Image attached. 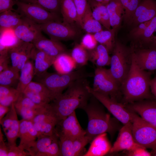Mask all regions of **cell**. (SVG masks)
Listing matches in <instances>:
<instances>
[{"instance_id": "1", "label": "cell", "mask_w": 156, "mask_h": 156, "mask_svg": "<svg viewBox=\"0 0 156 156\" xmlns=\"http://www.w3.org/2000/svg\"><path fill=\"white\" fill-rule=\"evenodd\" d=\"M87 78L78 79L73 82L64 93L50 103L59 122L71 114L77 108L83 109L88 103L92 94L89 92Z\"/></svg>"}, {"instance_id": "2", "label": "cell", "mask_w": 156, "mask_h": 156, "mask_svg": "<svg viewBox=\"0 0 156 156\" xmlns=\"http://www.w3.org/2000/svg\"><path fill=\"white\" fill-rule=\"evenodd\" d=\"M151 74V71L141 69L132 56L131 69L120 86L123 104L153 99L150 88Z\"/></svg>"}, {"instance_id": "3", "label": "cell", "mask_w": 156, "mask_h": 156, "mask_svg": "<svg viewBox=\"0 0 156 156\" xmlns=\"http://www.w3.org/2000/svg\"><path fill=\"white\" fill-rule=\"evenodd\" d=\"M103 105L92 95L83 109L88 117L86 135L92 140L102 133H108L113 135L118 129V121L105 111Z\"/></svg>"}, {"instance_id": "4", "label": "cell", "mask_w": 156, "mask_h": 156, "mask_svg": "<svg viewBox=\"0 0 156 156\" xmlns=\"http://www.w3.org/2000/svg\"><path fill=\"white\" fill-rule=\"evenodd\" d=\"M93 76L92 73L88 72L83 67L66 74L46 72L37 78L38 82L44 84L49 90L52 101L62 94L74 81Z\"/></svg>"}, {"instance_id": "5", "label": "cell", "mask_w": 156, "mask_h": 156, "mask_svg": "<svg viewBox=\"0 0 156 156\" xmlns=\"http://www.w3.org/2000/svg\"><path fill=\"white\" fill-rule=\"evenodd\" d=\"M132 51V47H128L118 41L115 42L111 57L110 68L109 69L120 86L131 69Z\"/></svg>"}, {"instance_id": "6", "label": "cell", "mask_w": 156, "mask_h": 156, "mask_svg": "<svg viewBox=\"0 0 156 156\" xmlns=\"http://www.w3.org/2000/svg\"><path fill=\"white\" fill-rule=\"evenodd\" d=\"M132 131L135 142L145 148H156V128L132 111Z\"/></svg>"}, {"instance_id": "7", "label": "cell", "mask_w": 156, "mask_h": 156, "mask_svg": "<svg viewBox=\"0 0 156 156\" xmlns=\"http://www.w3.org/2000/svg\"><path fill=\"white\" fill-rule=\"evenodd\" d=\"M94 77L92 88L94 90L119 102L122 95L120 86L112 75L109 69L103 67H96Z\"/></svg>"}, {"instance_id": "8", "label": "cell", "mask_w": 156, "mask_h": 156, "mask_svg": "<svg viewBox=\"0 0 156 156\" xmlns=\"http://www.w3.org/2000/svg\"><path fill=\"white\" fill-rule=\"evenodd\" d=\"M88 89L91 94L123 125L131 123L132 112L128 109L125 105L108 96L94 91L90 86Z\"/></svg>"}, {"instance_id": "9", "label": "cell", "mask_w": 156, "mask_h": 156, "mask_svg": "<svg viewBox=\"0 0 156 156\" xmlns=\"http://www.w3.org/2000/svg\"><path fill=\"white\" fill-rule=\"evenodd\" d=\"M16 4L19 13L38 24L53 21H61L58 14L50 12L36 4L16 0Z\"/></svg>"}, {"instance_id": "10", "label": "cell", "mask_w": 156, "mask_h": 156, "mask_svg": "<svg viewBox=\"0 0 156 156\" xmlns=\"http://www.w3.org/2000/svg\"><path fill=\"white\" fill-rule=\"evenodd\" d=\"M42 31L50 39L59 41L75 38L78 33L72 25L61 21H53L41 24Z\"/></svg>"}, {"instance_id": "11", "label": "cell", "mask_w": 156, "mask_h": 156, "mask_svg": "<svg viewBox=\"0 0 156 156\" xmlns=\"http://www.w3.org/2000/svg\"><path fill=\"white\" fill-rule=\"evenodd\" d=\"M59 139L57 134L37 138L33 146L27 151L31 156H60Z\"/></svg>"}, {"instance_id": "12", "label": "cell", "mask_w": 156, "mask_h": 156, "mask_svg": "<svg viewBox=\"0 0 156 156\" xmlns=\"http://www.w3.org/2000/svg\"><path fill=\"white\" fill-rule=\"evenodd\" d=\"M55 132L59 138H77L85 136L86 133L78 121L75 111L58 122Z\"/></svg>"}, {"instance_id": "13", "label": "cell", "mask_w": 156, "mask_h": 156, "mask_svg": "<svg viewBox=\"0 0 156 156\" xmlns=\"http://www.w3.org/2000/svg\"><path fill=\"white\" fill-rule=\"evenodd\" d=\"M31 121L37 132L38 138L53 134L55 127L59 122L50 107L45 111L36 116Z\"/></svg>"}, {"instance_id": "14", "label": "cell", "mask_w": 156, "mask_h": 156, "mask_svg": "<svg viewBox=\"0 0 156 156\" xmlns=\"http://www.w3.org/2000/svg\"><path fill=\"white\" fill-rule=\"evenodd\" d=\"M17 113L14 103L9 111L0 120V124L7 138L9 147L17 146L16 142L18 138L20 124Z\"/></svg>"}, {"instance_id": "15", "label": "cell", "mask_w": 156, "mask_h": 156, "mask_svg": "<svg viewBox=\"0 0 156 156\" xmlns=\"http://www.w3.org/2000/svg\"><path fill=\"white\" fill-rule=\"evenodd\" d=\"M59 139L60 156H83L85 146L92 140L88 137L75 138H61Z\"/></svg>"}, {"instance_id": "16", "label": "cell", "mask_w": 156, "mask_h": 156, "mask_svg": "<svg viewBox=\"0 0 156 156\" xmlns=\"http://www.w3.org/2000/svg\"><path fill=\"white\" fill-rule=\"evenodd\" d=\"M14 29L18 38L26 42L33 43L42 35L40 24L23 16L21 23Z\"/></svg>"}, {"instance_id": "17", "label": "cell", "mask_w": 156, "mask_h": 156, "mask_svg": "<svg viewBox=\"0 0 156 156\" xmlns=\"http://www.w3.org/2000/svg\"><path fill=\"white\" fill-rule=\"evenodd\" d=\"M125 105L128 109L156 128V102L152 99H144Z\"/></svg>"}, {"instance_id": "18", "label": "cell", "mask_w": 156, "mask_h": 156, "mask_svg": "<svg viewBox=\"0 0 156 156\" xmlns=\"http://www.w3.org/2000/svg\"><path fill=\"white\" fill-rule=\"evenodd\" d=\"M135 141L132 131L131 123L123 125L119 131L117 138L109 153L131 150L139 146Z\"/></svg>"}, {"instance_id": "19", "label": "cell", "mask_w": 156, "mask_h": 156, "mask_svg": "<svg viewBox=\"0 0 156 156\" xmlns=\"http://www.w3.org/2000/svg\"><path fill=\"white\" fill-rule=\"evenodd\" d=\"M132 48V56L141 69L150 71L156 70V49Z\"/></svg>"}, {"instance_id": "20", "label": "cell", "mask_w": 156, "mask_h": 156, "mask_svg": "<svg viewBox=\"0 0 156 156\" xmlns=\"http://www.w3.org/2000/svg\"><path fill=\"white\" fill-rule=\"evenodd\" d=\"M19 123L18 137L20 142L18 147L22 151H27L36 141L38 133L31 121L23 119Z\"/></svg>"}, {"instance_id": "21", "label": "cell", "mask_w": 156, "mask_h": 156, "mask_svg": "<svg viewBox=\"0 0 156 156\" xmlns=\"http://www.w3.org/2000/svg\"><path fill=\"white\" fill-rule=\"evenodd\" d=\"M156 16V0H142L133 15L130 25L133 28Z\"/></svg>"}, {"instance_id": "22", "label": "cell", "mask_w": 156, "mask_h": 156, "mask_svg": "<svg viewBox=\"0 0 156 156\" xmlns=\"http://www.w3.org/2000/svg\"><path fill=\"white\" fill-rule=\"evenodd\" d=\"M33 43L36 48L55 59L60 55L66 53V48L60 41L48 39L43 35Z\"/></svg>"}, {"instance_id": "23", "label": "cell", "mask_w": 156, "mask_h": 156, "mask_svg": "<svg viewBox=\"0 0 156 156\" xmlns=\"http://www.w3.org/2000/svg\"><path fill=\"white\" fill-rule=\"evenodd\" d=\"M112 146L107 133L100 134L94 138L88 150L83 156H102L109 153Z\"/></svg>"}, {"instance_id": "24", "label": "cell", "mask_w": 156, "mask_h": 156, "mask_svg": "<svg viewBox=\"0 0 156 156\" xmlns=\"http://www.w3.org/2000/svg\"><path fill=\"white\" fill-rule=\"evenodd\" d=\"M31 58L34 60V75L37 77L46 72L47 69L53 64L55 59L35 47L33 51Z\"/></svg>"}, {"instance_id": "25", "label": "cell", "mask_w": 156, "mask_h": 156, "mask_svg": "<svg viewBox=\"0 0 156 156\" xmlns=\"http://www.w3.org/2000/svg\"><path fill=\"white\" fill-rule=\"evenodd\" d=\"M88 52L89 61L96 67H103L110 65L111 57L109 55V52L104 45L99 44L94 49L88 51Z\"/></svg>"}, {"instance_id": "26", "label": "cell", "mask_w": 156, "mask_h": 156, "mask_svg": "<svg viewBox=\"0 0 156 156\" xmlns=\"http://www.w3.org/2000/svg\"><path fill=\"white\" fill-rule=\"evenodd\" d=\"M94 18L107 29H111L109 15L107 5L94 0H88Z\"/></svg>"}, {"instance_id": "27", "label": "cell", "mask_w": 156, "mask_h": 156, "mask_svg": "<svg viewBox=\"0 0 156 156\" xmlns=\"http://www.w3.org/2000/svg\"><path fill=\"white\" fill-rule=\"evenodd\" d=\"M34 48L33 43L22 40L13 47L18 58L17 67L18 71H21L27 62L31 58Z\"/></svg>"}, {"instance_id": "28", "label": "cell", "mask_w": 156, "mask_h": 156, "mask_svg": "<svg viewBox=\"0 0 156 156\" xmlns=\"http://www.w3.org/2000/svg\"><path fill=\"white\" fill-rule=\"evenodd\" d=\"M107 7L111 27L116 31L120 25L122 14L124 13L123 7L120 0H112Z\"/></svg>"}, {"instance_id": "29", "label": "cell", "mask_w": 156, "mask_h": 156, "mask_svg": "<svg viewBox=\"0 0 156 156\" xmlns=\"http://www.w3.org/2000/svg\"><path fill=\"white\" fill-rule=\"evenodd\" d=\"M0 52L9 51L21 40L17 36L14 29H0Z\"/></svg>"}, {"instance_id": "30", "label": "cell", "mask_w": 156, "mask_h": 156, "mask_svg": "<svg viewBox=\"0 0 156 156\" xmlns=\"http://www.w3.org/2000/svg\"><path fill=\"white\" fill-rule=\"evenodd\" d=\"M53 65L57 72L61 74L69 73L76 68L70 55L67 53L58 55L55 59Z\"/></svg>"}, {"instance_id": "31", "label": "cell", "mask_w": 156, "mask_h": 156, "mask_svg": "<svg viewBox=\"0 0 156 156\" xmlns=\"http://www.w3.org/2000/svg\"><path fill=\"white\" fill-rule=\"evenodd\" d=\"M13 9L0 13V29H14L21 22L23 16L17 11Z\"/></svg>"}, {"instance_id": "32", "label": "cell", "mask_w": 156, "mask_h": 156, "mask_svg": "<svg viewBox=\"0 0 156 156\" xmlns=\"http://www.w3.org/2000/svg\"><path fill=\"white\" fill-rule=\"evenodd\" d=\"M18 82L16 89L22 93L31 81L34 75V64L28 60L21 70Z\"/></svg>"}, {"instance_id": "33", "label": "cell", "mask_w": 156, "mask_h": 156, "mask_svg": "<svg viewBox=\"0 0 156 156\" xmlns=\"http://www.w3.org/2000/svg\"><path fill=\"white\" fill-rule=\"evenodd\" d=\"M81 28L87 33L94 34L103 30L102 25L93 17L90 4L83 17Z\"/></svg>"}, {"instance_id": "34", "label": "cell", "mask_w": 156, "mask_h": 156, "mask_svg": "<svg viewBox=\"0 0 156 156\" xmlns=\"http://www.w3.org/2000/svg\"><path fill=\"white\" fill-rule=\"evenodd\" d=\"M60 13L63 21L71 25L77 20V13L73 0H61Z\"/></svg>"}, {"instance_id": "35", "label": "cell", "mask_w": 156, "mask_h": 156, "mask_svg": "<svg viewBox=\"0 0 156 156\" xmlns=\"http://www.w3.org/2000/svg\"><path fill=\"white\" fill-rule=\"evenodd\" d=\"M116 30L113 29L102 30L94 34L99 44L104 45L109 52H112L115 43L114 38Z\"/></svg>"}, {"instance_id": "36", "label": "cell", "mask_w": 156, "mask_h": 156, "mask_svg": "<svg viewBox=\"0 0 156 156\" xmlns=\"http://www.w3.org/2000/svg\"><path fill=\"white\" fill-rule=\"evenodd\" d=\"M77 69L84 67L89 61L88 51L80 44H76L70 55Z\"/></svg>"}, {"instance_id": "37", "label": "cell", "mask_w": 156, "mask_h": 156, "mask_svg": "<svg viewBox=\"0 0 156 156\" xmlns=\"http://www.w3.org/2000/svg\"><path fill=\"white\" fill-rule=\"evenodd\" d=\"M124 10L122 16L125 24L130 25L133 15L142 0H120Z\"/></svg>"}, {"instance_id": "38", "label": "cell", "mask_w": 156, "mask_h": 156, "mask_svg": "<svg viewBox=\"0 0 156 156\" xmlns=\"http://www.w3.org/2000/svg\"><path fill=\"white\" fill-rule=\"evenodd\" d=\"M19 72L12 67L0 73V85L11 86L19 81Z\"/></svg>"}, {"instance_id": "39", "label": "cell", "mask_w": 156, "mask_h": 156, "mask_svg": "<svg viewBox=\"0 0 156 156\" xmlns=\"http://www.w3.org/2000/svg\"><path fill=\"white\" fill-rule=\"evenodd\" d=\"M156 29V16L153 18L148 26L137 40L140 44L149 48L153 33Z\"/></svg>"}, {"instance_id": "40", "label": "cell", "mask_w": 156, "mask_h": 156, "mask_svg": "<svg viewBox=\"0 0 156 156\" xmlns=\"http://www.w3.org/2000/svg\"><path fill=\"white\" fill-rule=\"evenodd\" d=\"M61 0H30L29 3L36 4L48 11L58 14L60 12Z\"/></svg>"}, {"instance_id": "41", "label": "cell", "mask_w": 156, "mask_h": 156, "mask_svg": "<svg viewBox=\"0 0 156 156\" xmlns=\"http://www.w3.org/2000/svg\"><path fill=\"white\" fill-rule=\"evenodd\" d=\"M49 104L46 108L42 109H36L21 106L14 105L17 113L18 112L22 116L23 119L31 121L36 116L46 111L48 108Z\"/></svg>"}, {"instance_id": "42", "label": "cell", "mask_w": 156, "mask_h": 156, "mask_svg": "<svg viewBox=\"0 0 156 156\" xmlns=\"http://www.w3.org/2000/svg\"><path fill=\"white\" fill-rule=\"evenodd\" d=\"M14 105L21 106L36 109H44L47 107L49 105L48 104L45 105H42L37 104L31 101L23 93H20L18 99L14 103Z\"/></svg>"}, {"instance_id": "43", "label": "cell", "mask_w": 156, "mask_h": 156, "mask_svg": "<svg viewBox=\"0 0 156 156\" xmlns=\"http://www.w3.org/2000/svg\"><path fill=\"white\" fill-rule=\"evenodd\" d=\"M77 13L76 23L81 27L83 17L89 4L88 0H73Z\"/></svg>"}, {"instance_id": "44", "label": "cell", "mask_w": 156, "mask_h": 156, "mask_svg": "<svg viewBox=\"0 0 156 156\" xmlns=\"http://www.w3.org/2000/svg\"><path fill=\"white\" fill-rule=\"evenodd\" d=\"M22 93L33 102L38 105H46L49 103L51 101L49 97L30 90H25Z\"/></svg>"}, {"instance_id": "45", "label": "cell", "mask_w": 156, "mask_h": 156, "mask_svg": "<svg viewBox=\"0 0 156 156\" xmlns=\"http://www.w3.org/2000/svg\"><path fill=\"white\" fill-rule=\"evenodd\" d=\"M25 90H28L49 97L51 100L50 92L48 89L42 83L31 81Z\"/></svg>"}, {"instance_id": "46", "label": "cell", "mask_w": 156, "mask_h": 156, "mask_svg": "<svg viewBox=\"0 0 156 156\" xmlns=\"http://www.w3.org/2000/svg\"><path fill=\"white\" fill-rule=\"evenodd\" d=\"M98 42L94 34L87 33L83 37L80 44L87 50H92L96 47Z\"/></svg>"}, {"instance_id": "47", "label": "cell", "mask_w": 156, "mask_h": 156, "mask_svg": "<svg viewBox=\"0 0 156 156\" xmlns=\"http://www.w3.org/2000/svg\"><path fill=\"white\" fill-rule=\"evenodd\" d=\"M151 19L141 23L136 27L133 28L129 33V37L132 39L137 41L149 25Z\"/></svg>"}, {"instance_id": "48", "label": "cell", "mask_w": 156, "mask_h": 156, "mask_svg": "<svg viewBox=\"0 0 156 156\" xmlns=\"http://www.w3.org/2000/svg\"><path fill=\"white\" fill-rule=\"evenodd\" d=\"M20 93L17 90L7 96L0 98V104L7 107H11L12 104L17 100Z\"/></svg>"}, {"instance_id": "49", "label": "cell", "mask_w": 156, "mask_h": 156, "mask_svg": "<svg viewBox=\"0 0 156 156\" xmlns=\"http://www.w3.org/2000/svg\"><path fill=\"white\" fill-rule=\"evenodd\" d=\"M126 154L128 156H151L150 153L148 152L146 148L139 145L134 149L126 151Z\"/></svg>"}, {"instance_id": "50", "label": "cell", "mask_w": 156, "mask_h": 156, "mask_svg": "<svg viewBox=\"0 0 156 156\" xmlns=\"http://www.w3.org/2000/svg\"><path fill=\"white\" fill-rule=\"evenodd\" d=\"M9 58V51L0 52V73L9 67L8 64Z\"/></svg>"}, {"instance_id": "51", "label": "cell", "mask_w": 156, "mask_h": 156, "mask_svg": "<svg viewBox=\"0 0 156 156\" xmlns=\"http://www.w3.org/2000/svg\"><path fill=\"white\" fill-rule=\"evenodd\" d=\"M16 4V1L13 0H0V13L10 10Z\"/></svg>"}, {"instance_id": "52", "label": "cell", "mask_w": 156, "mask_h": 156, "mask_svg": "<svg viewBox=\"0 0 156 156\" xmlns=\"http://www.w3.org/2000/svg\"><path fill=\"white\" fill-rule=\"evenodd\" d=\"M9 147L10 150L8 156H29L28 152L27 151L21 150L18 147V146Z\"/></svg>"}, {"instance_id": "53", "label": "cell", "mask_w": 156, "mask_h": 156, "mask_svg": "<svg viewBox=\"0 0 156 156\" xmlns=\"http://www.w3.org/2000/svg\"><path fill=\"white\" fill-rule=\"evenodd\" d=\"M17 90L11 86L0 85V98L7 96L14 93Z\"/></svg>"}, {"instance_id": "54", "label": "cell", "mask_w": 156, "mask_h": 156, "mask_svg": "<svg viewBox=\"0 0 156 156\" xmlns=\"http://www.w3.org/2000/svg\"><path fill=\"white\" fill-rule=\"evenodd\" d=\"M9 150L8 143H6L3 139L0 140V156H8Z\"/></svg>"}, {"instance_id": "55", "label": "cell", "mask_w": 156, "mask_h": 156, "mask_svg": "<svg viewBox=\"0 0 156 156\" xmlns=\"http://www.w3.org/2000/svg\"><path fill=\"white\" fill-rule=\"evenodd\" d=\"M150 88L151 92L156 100V76L151 79Z\"/></svg>"}, {"instance_id": "56", "label": "cell", "mask_w": 156, "mask_h": 156, "mask_svg": "<svg viewBox=\"0 0 156 156\" xmlns=\"http://www.w3.org/2000/svg\"><path fill=\"white\" fill-rule=\"evenodd\" d=\"M10 107H7L0 104V120H1L9 111Z\"/></svg>"}, {"instance_id": "57", "label": "cell", "mask_w": 156, "mask_h": 156, "mask_svg": "<svg viewBox=\"0 0 156 156\" xmlns=\"http://www.w3.org/2000/svg\"><path fill=\"white\" fill-rule=\"evenodd\" d=\"M156 32V29L155 31ZM149 48H152L156 49V36L154 35L152 37V41Z\"/></svg>"}, {"instance_id": "58", "label": "cell", "mask_w": 156, "mask_h": 156, "mask_svg": "<svg viewBox=\"0 0 156 156\" xmlns=\"http://www.w3.org/2000/svg\"><path fill=\"white\" fill-rule=\"evenodd\" d=\"M95 1L99 3L107 5L110 1L112 0H94Z\"/></svg>"}, {"instance_id": "59", "label": "cell", "mask_w": 156, "mask_h": 156, "mask_svg": "<svg viewBox=\"0 0 156 156\" xmlns=\"http://www.w3.org/2000/svg\"><path fill=\"white\" fill-rule=\"evenodd\" d=\"M150 153L151 156H156V148L152 149Z\"/></svg>"}, {"instance_id": "60", "label": "cell", "mask_w": 156, "mask_h": 156, "mask_svg": "<svg viewBox=\"0 0 156 156\" xmlns=\"http://www.w3.org/2000/svg\"><path fill=\"white\" fill-rule=\"evenodd\" d=\"M22 0L23 1H23L25 2H27V3H28L30 0Z\"/></svg>"}]
</instances>
